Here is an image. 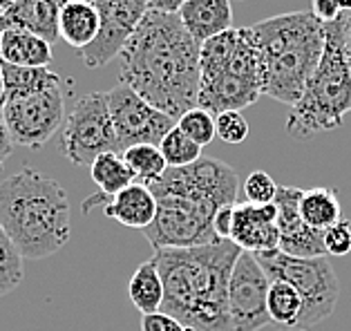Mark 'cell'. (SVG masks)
Wrapping results in <instances>:
<instances>
[{
    "label": "cell",
    "mask_w": 351,
    "mask_h": 331,
    "mask_svg": "<svg viewBox=\"0 0 351 331\" xmlns=\"http://www.w3.org/2000/svg\"><path fill=\"white\" fill-rule=\"evenodd\" d=\"M199 47L177 14L148 12L119 54L121 83L177 121L197 108Z\"/></svg>",
    "instance_id": "1"
},
{
    "label": "cell",
    "mask_w": 351,
    "mask_h": 331,
    "mask_svg": "<svg viewBox=\"0 0 351 331\" xmlns=\"http://www.w3.org/2000/svg\"><path fill=\"white\" fill-rule=\"evenodd\" d=\"M150 191L157 215L143 231L145 240L155 251L193 249L219 240L213 219L219 208L237 204L239 182L224 161L202 157L193 166L168 168Z\"/></svg>",
    "instance_id": "2"
},
{
    "label": "cell",
    "mask_w": 351,
    "mask_h": 331,
    "mask_svg": "<svg viewBox=\"0 0 351 331\" xmlns=\"http://www.w3.org/2000/svg\"><path fill=\"white\" fill-rule=\"evenodd\" d=\"M242 249L217 240L193 249L155 251L164 280L161 311L193 331H233L228 316V280Z\"/></svg>",
    "instance_id": "3"
},
{
    "label": "cell",
    "mask_w": 351,
    "mask_h": 331,
    "mask_svg": "<svg viewBox=\"0 0 351 331\" xmlns=\"http://www.w3.org/2000/svg\"><path fill=\"white\" fill-rule=\"evenodd\" d=\"M0 226L25 260H45L70 242V199L54 177L25 166L0 182Z\"/></svg>",
    "instance_id": "4"
},
{
    "label": "cell",
    "mask_w": 351,
    "mask_h": 331,
    "mask_svg": "<svg viewBox=\"0 0 351 331\" xmlns=\"http://www.w3.org/2000/svg\"><path fill=\"white\" fill-rule=\"evenodd\" d=\"M260 52L262 95L293 108L318 67L327 32L311 12H291L251 25Z\"/></svg>",
    "instance_id": "5"
},
{
    "label": "cell",
    "mask_w": 351,
    "mask_h": 331,
    "mask_svg": "<svg viewBox=\"0 0 351 331\" xmlns=\"http://www.w3.org/2000/svg\"><path fill=\"white\" fill-rule=\"evenodd\" d=\"M197 108L210 114L242 112L262 95L260 52L251 27H233L199 47Z\"/></svg>",
    "instance_id": "6"
},
{
    "label": "cell",
    "mask_w": 351,
    "mask_h": 331,
    "mask_svg": "<svg viewBox=\"0 0 351 331\" xmlns=\"http://www.w3.org/2000/svg\"><path fill=\"white\" fill-rule=\"evenodd\" d=\"M324 32L327 40L320 63L287 119V132L300 141L340 128L351 112V72L342 52L340 19L324 25Z\"/></svg>",
    "instance_id": "7"
},
{
    "label": "cell",
    "mask_w": 351,
    "mask_h": 331,
    "mask_svg": "<svg viewBox=\"0 0 351 331\" xmlns=\"http://www.w3.org/2000/svg\"><path fill=\"white\" fill-rule=\"evenodd\" d=\"M258 262L267 271L269 280H282L295 289L302 298V318L295 331H306L329 318L340 298V282L336 269L327 256L322 258H293L280 249L258 253Z\"/></svg>",
    "instance_id": "8"
},
{
    "label": "cell",
    "mask_w": 351,
    "mask_h": 331,
    "mask_svg": "<svg viewBox=\"0 0 351 331\" xmlns=\"http://www.w3.org/2000/svg\"><path fill=\"white\" fill-rule=\"evenodd\" d=\"M63 152L74 166L88 168L99 155L119 152L108 92H90L74 103L63 128Z\"/></svg>",
    "instance_id": "9"
},
{
    "label": "cell",
    "mask_w": 351,
    "mask_h": 331,
    "mask_svg": "<svg viewBox=\"0 0 351 331\" xmlns=\"http://www.w3.org/2000/svg\"><path fill=\"white\" fill-rule=\"evenodd\" d=\"M3 117L14 146L38 150L54 137L63 123V90L61 86H54L38 92V95L7 101L3 108Z\"/></svg>",
    "instance_id": "10"
},
{
    "label": "cell",
    "mask_w": 351,
    "mask_h": 331,
    "mask_svg": "<svg viewBox=\"0 0 351 331\" xmlns=\"http://www.w3.org/2000/svg\"><path fill=\"white\" fill-rule=\"evenodd\" d=\"M108 106L117 134L119 155L128 148L139 146V143L159 146L161 139L177 125L175 119L152 108L148 101H143L123 83H119L117 88L108 92Z\"/></svg>",
    "instance_id": "11"
},
{
    "label": "cell",
    "mask_w": 351,
    "mask_h": 331,
    "mask_svg": "<svg viewBox=\"0 0 351 331\" xmlns=\"http://www.w3.org/2000/svg\"><path fill=\"white\" fill-rule=\"evenodd\" d=\"M271 280L253 253L242 251L228 280V316L233 331H260L271 325L267 311Z\"/></svg>",
    "instance_id": "12"
},
{
    "label": "cell",
    "mask_w": 351,
    "mask_h": 331,
    "mask_svg": "<svg viewBox=\"0 0 351 331\" xmlns=\"http://www.w3.org/2000/svg\"><path fill=\"white\" fill-rule=\"evenodd\" d=\"M101 16L97 38L79 49L81 61L88 67H104L121 54L128 40L148 14V0H92Z\"/></svg>",
    "instance_id": "13"
},
{
    "label": "cell",
    "mask_w": 351,
    "mask_h": 331,
    "mask_svg": "<svg viewBox=\"0 0 351 331\" xmlns=\"http://www.w3.org/2000/svg\"><path fill=\"white\" fill-rule=\"evenodd\" d=\"M300 197H302V188H293V186H280L278 188L276 201H273L278 206V249L293 258H322L327 256L322 242L324 231H315V228L302 222Z\"/></svg>",
    "instance_id": "14"
},
{
    "label": "cell",
    "mask_w": 351,
    "mask_h": 331,
    "mask_svg": "<svg viewBox=\"0 0 351 331\" xmlns=\"http://www.w3.org/2000/svg\"><path fill=\"white\" fill-rule=\"evenodd\" d=\"M230 242L246 253H269L280 246L278 206L276 204H237L233 213Z\"/></svg>",
    "instance_id": "15"
},
{
    "label": "cell",
    "mask_w": 351,
    "mask_h": 331,
    "mask_svg": "<svg viewBox=\"0 0 351 331\" xmlns=\"http://www.w3.org/2000/svg\"><path fill=\"white\" fill-rule=\"evenodd\" d=\"M97 201H104V215L114 219V222L123 224L128 228H139L145 231L157 215V199L148 186L132 184L117 193L114 197H104V195H94L83 201V213H88L90 208L97 206Z\"/></svg>",
    "instance_id": "16"
},
{
    "label": "cell",
    "mask_w": 351,
    "mask_h": 331,
    "mask_svg": "<svg viewBox=\"0 0 351 331\" xmlns=\"http://www.w3.org/2000/svg\"><path fill=\"white\" fill-rule=\"evenodd\" d=\"M61 7V0H21L19 5L0 14V34L7 29H25L52 45L61 36L58 32Z\"/></svg>",
    "instance_id": "17"
},
{
    "label": "cell",
    "mask_w": 351,
    "mask_h": 331,
    "mask_svg": "<svg viewBox=\"0 0 351 331\" xmlns=\"http://www.w3.org/2000/svg\"><path fill=\"white\" fill-rule=\"evenodd\" d=\"M177 16L197 45L233 29L230 0H188Z\"/></svg>",
    "instance_id": "18"
},
{
    "label": "cell",
    "mask_w": 351,
    "mask_h": 331,
    "mask_svg": "<svg viewBox=\"0 0 351 331\" xmlns=\"http://www.w3.org/2000/svg\"><path fill=\"white\" fill-rule=\"evenodd\" d=\"M0 61L19 67H47L52 45L25 29H7L0 34Z\"/></svg>",
    "instance_id": "19"
},
{
    "label": "cell",
    "mask_w": 351,
    "mask_h": 331,
    "mask_svg": "<svg viewBox=\"0 0 351 331\" xmlns=\"http://www.w3.org/2000/svg\"><path fill=\"white\" fill-rule=\"evenodd\" d=\"M101 27V16L92 0H72L63 3L61 19H58V32L67 45L76 49L88 47L97 38Z\"/></svg>",
    "instance_id": "20"
},
{
    "label": "cell",
    "mask_w": 351,
    "mask_h": 331,
    "mask_svg": "<svg viewBox=\"0 0 351 331\" xmlns=\"http://www.w3.org/2000/svg\"><path fill=\"white\" fill-rule=\"evenodd\" d=\"M128 295L136 309L145 313H157L164 304V280H161L155 258L141 262L128 282Z\"/></svg>",
    "instance_id": "21"
},
{
    "label": "cell",
    "mask_w": 351,
    "mask_h": 331,
    "mask_svg": "<svg viewBox=\"0 0 351 331\" xmlns=\"http://www.w3.org/2000/svg\"><path fill=\"white\" fill-rule=\"evenodd\" d=\"M300 217L306 226L315 231H327L329 226L342 219L338 193L327 186H315V188L302 191L300 197Z\"/></svg>",
    "instance_id": "22"
},
{
    "label": "cell",
    "mask_w": 351,
    "mask_h": 331,
    "mask_svg": "<svg viewBox=\"0 0 351 331\" xmlns=\"http://www.w3.org/2000/svg\"><path fill=\"white\" fill-rule=\"evenodd\" d=\"M3 74H5V90H7V101L12 99H25L32 95H38L43 90H49L54 86H61L58 74L49 72L47 67H19L3 63Z\"/></svg>",
    "instance_id": "23"
},
{
    "label": "cell",
    "mask_w": 351,
    "mask_h": 331,
    "mask_svg": "<svg viewBox=\"0 0 351 331\" xmlns=\"http://www.w3.org/2000/svg\"><path fill=\"white\" fill-rule=\"evenodd\" d=\"M90 175L104 197H114L117 193H121L123 188L134 184V175L119 152L99 155L90 164Z\"/></svg>",
    "instance_id": "24"
},
{
    "label": "cell",
    "mask_w": 351,
    "mask_h": 331,
    "mask_svg": "<svg viewBox=\"0 0 351 331\" xmlns=\"http://www.w3.org/2000/svg\"><path fill=\"white\" fill-rule=\"evenodd\" d=\"M302 298L293 286L282 282V280H271L269 295H267V311L273 325L295 329L300 318H302Z\"/></svg>",
    "instance_id": "25"
},
{
    "label": "cell",
    "mask_w": 351,
    "mask_h": 331,
    "mask_svg": "<svg viewBox=\"0 0 351 331\" xmlns=\"http://www.w3.org/2000/svg\"><path fill=\"white\" fill-rule=\"evenodd\" d=\"M121 157L132 171L134 182L148 186V188L155 186L168 171L166 161L159 152V146H150V143H139V146L128 148L121 152Z\"/></svg>",
    "instance_id": "26"
},
{
    "label": "cell",
    "mask_w": 351,
    "mask_h": 331,
    "mask_svg": "<svg viewBox=\"0 0 351 331\" xmlns=\"http://www.w3.org/2000/svg\"><path fill=\"white\" fill-rule=\"evenodd\" d=\"M159 152L168 168H186L202 159V146H197L193 139H188L177 125L161 139Z\"/></svg>",
    "instance_id": "27"
},
{
    "label": "cell",
    "mask_w": 351,
    "mask_h": 331,
    "mask_svg": "<svg viewBox=\"0 0 351 331\" xmlns=\"http://www.w3.org/2000/svg\"><path fill=\"white\" fill-rule=\"evenodd\" d=\"M23 256L19 249L10 240V235L5 233V228L0 226V298L7 293H12L16 286L23 282L25 267Z\"/></svg>",
    "instance_id": "28"
},
{
    "label": "cell",
    "mask_w": 351,
    "mask_h": 331,
    "mask_svg": "<svg viewBox=\"0 0 351 331\" xmlns=\"http://www.w3.org/2000/svg\"><path fill=\"white\" fill-rule=\"evenodd\" d=\"M177 128L182 130L188 139H193L197 146H208V143L217 137L215 132V117L202 108L188 110L186 114L177 119Z\"/></svg>",
    "instance_id": "29"
},
{
    "label": "cell",
    "mask_w": 351,
    "mask_h": 331,
    "mask_svg": "<svg viewBox=\"0 0 351 331\" xmlns=\"http://www.w3.org/2000/svg\"><path fill=\"white\" fill-rule=\"evenodd\" d=\"M244 197L246 201L251 204H273L276 201V195L280 186L276 184V180L264 173V171H253L251 175L246 177L244 182Z\"/></svg>",
    "instance_id": "30"
},
{
    "label": "cell",
    "mask_w": 351,
    "mask_h": 331,
    "mask_svg": "<svg viewBox=\"0 0 351 331\" xmlns=\"http://www.w3.org/2000/svg\"><path fill=\"white\" fill-rule=\"evenodd\" d=\"M215 132L221 141L237 146V143L248 139L251 128H248V121L242 112H221L215 117Z\"/></svg>",
    "instance_id": "31"
},
{
    "label": "cell",
    "mask_w": 351,
    "mask_h": 331,
    "mask_svg": "<svg viewBox=\"0 0 351 331\" xmlns=\"http://www.w3.org/2000/svg\"><path fill=\"white\" fill-rule=\"evenodd\" d=\"M322 242H324L327 256L342 258V256H347V253H351V222L349 219H340V222L329 226L322 235Z\"/></svg>",
    "instance_id": "32"
},
{
    "label": "cell",
    "mask_w": 351,
    "mask_h": 331,
    "mask_svg": "<svg viewBox=\"0 0 351 331\" xmlns=\"http://www.w3.org/2000/svg\"><path fill=\"white\" fill-rule=\"evenodd\" d=\"M141 331H193V329H188L184 322L168 316V313L157 311L141 316Z\"/></svg>",
    "instance_id": "33"
},
{
    "label": "cell",
    "mask_w": 351,
    "mask_h": 331,
    "mask_svg": "<svg viewBox=\"0 0 351 331\" xmlns=\"http://www.w3.org/2000/svg\"><path fill=\"white\" fill-rule=\"evenodd\" d=\"M311 14L315 16V21H320L322 25H329V23H336L342 12L336 0H311Z\"/></svg>",
    "instance_id": "34"
},
{
    "label": "cell",
    "mask_w": 351,
    "mask_h": 331,
    "mask_svg": "<svg viewBox=\"0 0 351 331\" xmlns=\"http://www.w3.org/2000/svg\"><path fill=\"white\" fill-rule=\"evenodd\" d=\"M235 206H224L219 208L215 213V219H213V228H215V235L219 240H230V228H233V213H235Z\"/></svg>",
    "instance_id": "35"
},
{
    "label": "cell",
    "mask_w": 351,
    "mask_h": 331,
    "mask_svg": "<svg viewBox=\"0 0 351 331\" xmlns=\"http://www.w3.org/2000/svg\"><path fill=\"white\" fill-rule=\"evenodd\" d=\"M12 152H14V141H12L10 130H7V123H5L3 110H0V168L5 166V161L10 159Z\"/></svg>",
    "instance_id": "36"
},
{
    "label": "cell",
    "mask_w": 351,
    "mask_h": 331,
    "mask_svg": "<svg viewBox=\"0 0 351 331\" xmlns=\"http://www.w3.org/2000/svg\"><path fill=\"white\" fill-rule=\"evenodd\" d=\"M340 25H342V52H345V61L351 72V12L340 14Z\"/></svg>",
    "instance_id": "37"
},
{
    "label": "cell",
    "mask_w": 351,
    "mask_h": 331,
    "mask_svg": "<svg viewBox=\"0 0 351 331\" xmlns=\"http://www.w3.org/2000/svg\"><path fill=\"white\" fill-rule=\"evenodd\" d=\"M188 0H148V12L159 14H179Z\"/></svg>",
    "instance_id": "38"
},
{
    "label": "cell",
    "mask_w": 351,
    "mask_h": 331,
    "mask_svg": "<svg viewBox=\"0 0 351 331\" xmlns=\"http://www.w3.org/2000/svg\"><path fill=\"white\" fill-rule=\"evenodd\" d=\"M7 103V90H5V74H3V65H0V110Z\"/></svg>",
    "instance_id": "39"
},
{
    "label": "cell",
    "mask_w": 351,
    "mask_h": 331,
    "mask_svg": "<svg viewBox=\"0 0 351 331\" xmlns=\"http://www.w3.org/2000/svg\"><path fill=\"white\" fill-rule=\"evenodd\" d=\"M21 0H0V14L3 12H7L10 7H14V5H19Z\"/></svg>",
    "instance_id": "40"
},
{
    "label": "cell",
    "mask_w": 351,
    "mask_h": 331,
    "mask_svg": "<svg viewBox=\"0 0 351 331\" xmlns=\"http://www.w3.org/2000/svg\"><path fill=\"white\" fill-rule=\"evenodd\" d=\"M338 7H340V12L345 14V12H351V0H336Z\"/></svg>",
    "instance_id": "41"
},
{
    "label": "cell",
    "mask_w": 351,
    "mask_h": 331,
    "mask_svg": "<svg viewBox=\"0 0 351 331\" xmlns=\"http://www.w3.org/2000/svg\"><path fill=\"white\" fill-rule=\"evenodd\" d=\"M61 3H72V0H61Z\"/></svg>",
    "instance_id": "42"
}]
</instances>
